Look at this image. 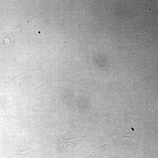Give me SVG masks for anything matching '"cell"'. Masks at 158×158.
Segmentation results:
<instances>
[{"instance_id":"obj_1","label":"cell","mask_w":158,"mask_h":158,"mask_svg":"<svg viewBox=\"0 0 158 158\" xmlns=\"http://www.w3.org/2000/svg\"><path fill=\"white\" fill-rule=\"evenodd\" d=\"M99 121V120H97L96 121L94 122L89 129L84 134L83 136L81 138L79 139H72L70 140H64L61 138L58 135L56 132L55 129V128L54 126V129L55 134V136L57 139V142L59 145V150L60 151H62L64 150L66 147L68 145H72L74 147L75 149H75V146L83 138L86 136L90 130L92 129V127L95 126L97 122Z\"/></svg>"},{"instance_id":"obj_2","label":"cell","mask_w":158,"mask_h":158,"mask_svg":"<svg viewBox=\"0 0 158 158\" xmlns=\"http://www.w3.org/2000/svg\"><path fill=\"white\" fill-rule=\"evenodd\" d=\"M32 149H31L30 150H28L22 152H18L14 154L11 158H25L28 157L30 156V152Z\"/></svg>"},{"instance_id":"obj_3","label":"cell","mask_w":158,"mask_h":158,"mask_svg":"<svg viewBox=\"0 0 158 158\" xmlns=\"http://www.w3.org/2000/svg\"><path fill=\"white\" fill-rule=\"evenodd\" d=\"M130 155H129L126 156H125V157H116L115 156H114V155H112L109 154H107V155H106V156L109 157L111 158H129V156H130Z\"/></svg>"},{"instance_id":"obj_4","label":"cell","mask_w":158,"mask_h":158,"mask_svg":"<svg viewBox=\"0 0 158 158\" xmlns=\"http://www.w3.org/2000/svg\"><path fill=\"white\" fill-rule=\"evenodd\" d=\"M38 33H40V31H39V32H38Z\"/></svg>"}]
</instances>
